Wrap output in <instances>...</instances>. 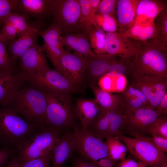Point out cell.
<instances>
[{
    "instance_id": "obj_1",
    "label": "cell",
    "mask_w": 167,
    "mask_h": 167,
    "mask_svg": "<svg viewBox=\"0 0 167 167\" xmlns=\"http://www.w3.org/2000/svg\"><path fill=\"white\" fill-rule=\"evenodd\" d=\"M132 41L136 51L131 60L130 76L148 75L167 79V50L153 38Z\"/></svg>"
},
{
    "instance_id": "obj_2",
    "label": "cell",
    "mask_w": 167,
    "mask_h": 167,
    "mask_svg": "<svg viewBox=\"0 0 167 167\" xmlns=\"http://www.w3.org/2000/svg\"><path fill=\"white\" fill-rule=\"evenodd\" d=\"M8 106L34 127L45 126L46 97L45 94L36 86L31 84L22 86Z\"/></svg>"
},
{
    "instance_id": "obj_3",
    "label": "cell",
    "mask_w": 167,
    "mask_h": 167,
    "mask_svg": "<svg viewBox=\"0 0 167 167\" xmlns=\"http://www.w3.org/2000/svg\"><path fill=\"white\" fill-rule=\"evenodd\" d=\"M32 126L11 108H0V146L16 153L22 145L35 132Z\"/></svg>"
},
{
    "instance_id": "obj_4",
    "label": "cell",
    "mask_w": 167,
    "mask_h": 167,
    "mask_svg": "<svg viewBox=\"0 0 167 167\" xmlns=\"http://www.w3.org/2000/svg\"><path fill=\"white\" fill-rule=\"evenodd\" d=\"M62 133L53 127L45 126L37 128L20 148L15 156L21 163L46 155L52 151L56 140Z\"/></svg>"
},
{
    "instance_id": "obj_5",
    "label": "cell",
    "mask_w": 167,
    "mask_h": 167,
    "mask_svg": "<svg viewBox=\"0 0 167 167\" xmlns=\"http://www.w3.org/2000/svg\"><path fill=\"white\" fill-rule=\"evenodd\" d=\"M45 93L47 102L45 126L62 133L70 131L75 122L69 94Z\"/></svg>"
},
{
    "instance_id": "obj_6",
    "label": "cell",
    "mask_w": 167,
    "mask_h": 167,
    "mask_svg": "<svg viewBox=\"0 0 167 167\" xmlns=\"http://www.w3.org/2000/svg\"><path fill=\"white\" fill-rule=\"evenodd\" d=\"M20 72L24 81L29 82L45 93L69 94L81 91L79 87L55 69H50L43 73L32 74Z\"/></svg>"
},
{
    "instance_id": "obj_7",
    "label": "cell",
    "mask_w": 167,
    "mask_h": 167,
    "mask_svg": "<svg viewBox=\"0 0 167 167\" xmlns=\"http://www.w3.org/2000/svg\"><path fill=\"white\" fill-rule=\"evenodd\" d=\"M72 129L76 143L75 151L79 155L95 164L108 156V149L104 139L87 129L79 128L75 122Z\"/></svg>"
},
{
    "instance_id": "obj_8",
    "label": "cell",
    "mask_w": 167,
    "mask_h": 167,
    "mask_svg": "<svg viewBox=\"0 0 167 167\" xmlns=\"http://www.w3.org/2000/svg\"><path fill=\"white\" fill-rule=\"evenodd\" d=\"M51 25L58 28L62 34L82 32L80 8L78 0H53Z\"/></svg>"
},
{
    "instance_id": "obj_9",
    "label": "cell",
    "mask_w": 167,
    "mask_h": 167,
    "mask_svg": "<svg viewBox=\"0 0 167 167\" xmlns=\"http://www.w3.org/2000/svg\"><path fill=\"white\" fill-rule=\"evenodd\" d=\"M116 136L126 146L130 154L137 161L144 163L148 166L167 162L165 154L148 140L146 136L130 137L119 132Z\"/></svg>"
},
{
    "instance_id": "obj_10",
    "label": "cell",
    "mask_w": 167,
    "mask_h": 167,
    "mask_svg": "<svg viewBox=\"0 0 167 167\" xmlns=\"http://www.w3.org/2000/svg\"><path fill=\"white\" fill-rule=\"evenodd\" d=\"M162 115L147 107L134 110L124 107V122L119 132L132 137L147 136L150 126Z\"/></svg>"
},
{
    "instance_id": "obj_11",
    "label": "cell",
    "mask_w": 167,
    "mask_h": 167,
    "mask_svg": "<svg viewBox=\"0 0 167 167\" xmlns=\"http://www.w3.org/2000/svg\"><path fill=\"white\" fill-rule=\"evenodd\" d=\"M90 58L64 49L60 58L63 75L79 87L84 80Z\"/></svg>"
},
{
    "instance_id": "obj_12",
    "label": "cell",
    "mask_w": 167,
    "mask_h": 167,
    "mask_svg": "<svg viewBox=\"0 0 167 167\" xmlns=\"http://www.w3.org/2000/svg\"><path fill=\"white\" fill-rule=\"evenodd\" d=\"M62 34L58 28L52 25L39 32V35L44 41L42 46L54 69L63 75L60 61L61 55L64 49V45L59 40Z\"/></svg>"
},
{
    "instance_id": "obj_13",
    "label": "cell",
    "mask_w": 167,
    "mask_h": 167,
    "mask_svg": "<svg viewBox=\"0 0 167 167\" xmlns=\"http://www.w3.org/2000/svg\"><path fill=\"white\" fill-rule=\"evenodd\" d=\"M19 60L21 72L24 73H42L50 69L42 45L37 43L33 44Z\"/></svg>"
},
{
    "instance_id": "obj_14",
    "label": "cell",
    "mask_w": 167,
    "mask_h": 167,
    "mask_svg": "<svg viewBox=\"0 0 167 167\" xmlns=\"http://www.w3.org/2000/svg\"><path fill=\"white\" fill-rule=\"evenodd\" d=\"M13 11L43 20L53 13V0H15Z\"/></svg>"
},
{
    "instance_id": "obj_15",
    "label": "cell",
    "mask_w": 167,
    "mask_h": 167,
    "mask_svg": "<svg viewBox=\"0 0 167 167\" xmlns=\"http://www.w3.org/2000/svg\"><path fill=\"white\" fill-rule=\"evenodd\" d=\"M105 53L124 58L132 57L136 49L129 38L118 32L106 33Z\"/></svg>"
},
{
    "instance_id": "obj_16",
    "label": "cell",
    "mask_w": 167,
    "mask_h": 167,
    "mask_svg": "<svg viewBox=\"0 0 167 167\" xmlns=\"http://www.w3.org/2000/svg\"><path fill=\"white\" fill-rule=\"evenodd\" d=\"M75 146L72 131L62 133L56 140L52 151L51 167H63L75 151Z\"/></svg>"
},
{
    "instance_id": "obj_17",
    "label": "cell",
    "mask_w": 167,
    "mask_h": 167,
    "mask_svg": "<svg viewBox=\"0 0 167 167\" xmlns=\"http://www.w3.org/2000/svg\"><path fill=\"white\" fill-rule=\"evenodd\" d=\"M39 31L36 27L32 25L29 29L18 38L9 42L8 48L10 56L15 66L22 56L33 44L37 43Z\"/></svg>"
},
{
    "instance_id": "obj_18",
    "label": "cell",
    "mask_w": 167,
    "mask_h": 167,
    "mask_svg": "<svg viewBox=\"0 0 167 167\" xmlns=\"http://www.w3.org/2000/svg\"><path fill=\"white\" fill-rule=\"evenodd\" d=\"M59 40L67 50H73L74 53L88 58L97 57L92 49L88 37L82 32L63 34Z\"/></svg>"
},
{
    "instance_id": "obj_19",
    "label": "cell",
    "mask_w": 167,
    "mask_h": 167,
    "mask_svg": "<svg viewBox=\"0 0 167 167\" xmlns=\"http://www.w3.org/2000/svg\"><path fill=\"white\" fill-rule=\"evenodd\" d=\"M24 82L20 72H9L0 77V105L8 106Z\"/></svg>"
},
{
    "instance_id": "obj_20",
    "label": "cell",
    "mask_w": 167,
    "mask_h": 167,
    "mask_svg": "<svg viewBox=\"0 0 167 167\" xmlns=\"http://www.w3.org/2000/svg\"><path fill=\"white\" fill-rule=\"evenodd\" d=\"M140 0H118L116 11L118 32L123 33L135 24V13Z\"/></svg>"
},
{
    "instance_id": "obj_21",
    "label": "cell",
    "mask_w": 167,
    "mask_h": 167,
    "mask_svg": "<svg viewBox=\"0 0 167 167\" xmlns=\"http://www.w3.org/2000/svg\"><path fill=\"white\" fill-rule=\"evenodd\" d=\"M103 109L95 98H80L76 101L75 112L80 121L81 128L87 129L95 117Z\"/></svg>"
},
{
    "instance_id": "obj_22",
    "label": "cell",
    "mask_w": 167,
    "mask_h": 167,
    "mask_svg": "<svg viewBox=\"0 0 167 167\" xmlns=\"http://www.w3.org/2000/svg\"><path fill=\"white\" fill-rule=\"evenodd\" d=\"M167 7V1L140 0L137 7L134 26L148 20L154 19L158 14Z\"/></svg>"
},
{
    "instance_id": "obj_23",
    "label": "cell",
    "mask_w": 167,
    "mask_h": 167,
    "mask_svg": "<svg viewBox=\"0 0 167 167\" xmlns=\"http://www.w3.org/2000/svg\"><path fill=\"white\" fill-rule=\"evenodd\" d=\"M118 57L105 54L96 58H90L86 73H87L91 79V84H95L106 74L110 66Z\"/></svg>"
},
{
    "instance_id": "obj_24",
    "label": "cell",
    "mask_w": 167,
    "mask_h": 167,
    "mask_svg": "<svg viewBox=\"0 0 167 167\" xmlns=\"http://www.w3.org/2000/svg\"><path fill=\"white\" fill-rule=\"evenodd\" d=\"M118 94L121 97L123 105L134 110L147 106V102L144 94L139 89L127 84L126 87Z\"/></svg>"
},
{
    "instance_id": "obj_25",
    "label": "cell",
    "mask_w": 167,
    "mask_h": 167,
    "mask_svg": "<svg viewBox=\"0 0 167 167\" xmlns=\"http://www.w3.org/2000/svg\"><path fill=\"white\" fill-rule=\"evenodd\" d=\"M122 34L129 38L141 41L153 38L156 34L154 19L148 20L139 25L134 26Z\"/></svg>"
},
{
    "instance_id": "obj_26",
    "label": "cell",
    "mask_w": 167,
    "mask_h": 167,
    "mask_svg": "<svg viewBox=\"0 0 167 167\" xmlns=\"http://www.w3.org/2000/svg\"><path fill=\"white\" fill-rule=\"evenodd\" d=\"M91 88L95 96V99L103 109L112 110L123 105L120 96L113 94L101 89L95 84H91Z\"/></svg>"
},
{
    "instance_id": "obj_27",
    "label": "cell",
    "mask_w": 167,
    "mask_h": 167,
    "mask_svg": "<svg viewBox=\"0 0 167 167\" xmlns=\"http://www.w3.org/2000/svg\"><path fill=\"white\" fill-rule=\"evenodd\" d=\"M149 76L152 85V91L151 97L147 107L156 110L161 100L167 93V79Z\"/></svg>"
},
{
    "instance_id": "obj_28",
    "label": "cell",
    "mask_w": 167,
    "mask_h": 167,
    "mask_svg": "<svg viewBox=\"0 0 167 167\" xmlns=\"http://www.w3.org/2000/svg\"><path fill=\"white\" fill-rule=\"evenodd\" d=\"M113 110L103 109L90 123L87 129L103 139H105L108 135Z\"/></svg>"
},
{
    "instance_id": "obj_29",
    "label": "cell",
    "mask_w": 167,
    "mask_h": 167,
    "mask_svg": "<svg viewBox=\"0 0 167 167\" xmlns=\"http://www.w3.org/2000/svg\"><path fill=\"white\" fill-rule=\"evenodd\" d=\"M108 156L116 163L125 159L127 151L126 146L117 136L107 135L105 138Z\"/></svg>"
},
{
    "instance_id": "obj_30",
    "label": "cell",
    "mask_w": 167,
    "mask_h": 167,
    "mask_svg": "<svg viewBox=\"0 0 167 167\" xmlns=\"http://www.w3.org/2000/svg\"><path fill=\"white\" fill-rule=\"evenodd\" d=\"M156 34L153 39L161 46L167 50V7L154 19Z\"/></svg>"
},
{
    "instance_id": "obj_31",
    "label": "cell",
    "mask_w": 167,
    "mask_h": 167,
    "mask_svg": "<svg viewBox=\"0 0 167 167\" xmlns=\"http://www.w3.org/2000/svg\"><path fill=\"white\" fill-rule=\"evenodd\" d=\"M93 26L105 33L117 32L118 25L113 16L106 14H96L92 19Z\"/></svg>"
},
{
    "instance_id": "obj_32",
    "label": "cell",
    "mask_w": 167,
    "mask_h": 167,
    "mask_svg": "<svg viewBox=\"0 0 167 167\" xmlns=\"http://www.w3.org/2000/svg\"><path fill=\"white\" fill-rule=\"evenodd\" d=\"M106 33L103 31L93 26L90 31L88 38L91 48L97 56L105 53Z\"/></svg>"
},
{
    "instance_id": "obj_33",
    "label": "cell",
    "mask_w": 167,
    "mask_h": 167,
    "mask_svg": "<svg viewBox=\"0 0 167 167\" xmlns=\"http://www.w3.org/2000/svg\"><path fill=\"white\" fill-rule=\"evenodd\" d=\"M128 78L127 84L137 88L144 94L147 101L148 106L151 97L152 91L149 76L132 75Z\"/></svg>"
},
{
    "instance_id": "obj_34",
    "label": "cell",
    "mask_w": 167,
    "mask_h": 167,
    "mask_svg": "<svg viewBox=\"0 0 167 167\" xmlns=\"http://www.w3.org/2000/svg\"><path fill=\"white\" fill-rule=\"evenodd\" d=\"M78 1L80 8V20L81 32L88 38V33L93 26V16L89 10V0Z\"/></svg>"
},
{
    "instance_id": "obj_35",
    "label": "cell",
    "mask_w": 167,
    "mask_h": 167,
    "mask_svg": "<svg viewBox=\"0 0 167 167\" xmlns=\"http://www.w3.org/2000/svg\"><path fill=\"white\" fill-rule=\"evenodd\" d=\"M130 58L118 57L110 66L106 74L113 76L123 75L128 78L131 75Z\"/></svg>"
},
{
    "instance_id": "obj_36",
    "label": "cell",
    "mask_w": 167,
    "mask_h": 167,
    "mask_svg": "<svg viewBox=\"0 0 167 167\" xmlns=\"http://www.w3.org/2000/svg\"><path fill=\"white\" fill-rule=\"evenodd\" d=\"M124 109L122 105L113 110L107 135L116 136L120 132L124 122Z\"/></svg>"
},
{
    "instance_id": "obj_37",
    "label": "cell",
    "mask_w": 167,
    "mask_h": 167,
    "mask_svg": "<svg viewBox=\"0 0 167 167\" xmlns=\"http://www.w3.org/2000/svg\"><path fill=\"white\" fill-rule=\"evenodd\" d=\"M28 18V17L24 15L11 11L5 19L4 22H8L15 27L18 31L19 36L32 26L27 23L26 20Z\"/></svg>"
},
{
    "instance_id": "obj_38",
    "label": "cell",
    "mask_w": 167,
    "mask_h": 167,
    "mask_svg": "<svg viewBox=\"0 0 167 167\" xmlns=\"http://www.w3.org/2000/svg\"><path fill=\"white\" fill-rule=\"evenodd\" d=\"M148 134L156 135L167 139V115L161 116L150 126L148 131Z\"/></svg>"
},
{
    "instance_id": "obj_39",
    "label": "cell",
    "mask_w": 167,
    "mask_h": 167,
    "mask_svg": "<svg viewBox=\"0 0 167 167\" xmlns=\"http://www.w3.org/2000/svg\"><path fill=\"white\" fill-rule=\"evenodd\" d=\"M52 152L39 158L20 163L19 167H51Z\"/></svg>"
},
{
    "instance_id": "obj_40",
    "label": "cell",
    "mask_w": 167,
    "mask_h": 167,
    "mask_svg": "<svg viewBox=\"0 0 167 167\" xmlns=\"http://www.w3.org/2000/svg\"><path fill=\"white\" fill-rule=\"evenodd\" d=\"M118 0H101L96 14H106L115 17Z\"/></svg>"
},
{
    "instance_id": "obj_41",
    "label": "cell",
    "mask_w": 167,
    "mask_h": 167,
    "mask_svg": "<svg viewBox=\"0 0 167 167\" xmlns=\"http://www.w3.org/2000/svg\"><path fill=\"white\" fill-rule=\"evenodd\" d=\"M6 44L0 41V69L14 71L15 66L11 62Z\"/></svg>"
},
{
    "instance_id": "obj_42",
    "label": "cell",
    "mask_w": 167,
    "mask_h": 167,
    "mask_svg": "<svg viewBox=\"0 0 167 167\" xmlns=\"http://www.w3.org/2000/svg\"><path fill=\"white\" fill-rule=\"evenodd\" d=\"M7 42L13 41L19 36L18 31L16 28L11 23L5 21L2 29V33L1 34Z\"/></svg>"
},
{
    "instance_id": "obj_43",
    "label": "cell",
    "mask_w": 167,
    "mask_h": 167,
    "mask_svg": "<svg viewBox=\"0 0 167 167\" xmlns=\"http://www.w3.org/2000/svg\"><path fill=\"white\" fill-rule=\"evenodd\" d=\"M15 0H0V25L13 10Z\"/></svg>"
},
{
    "instance_id": "obj_44",
    "label": "cell",
    "mask_w": 167,
    "mask_h": 167,
    "mask_svg": "<svg viewBox=\"0 0 167 167\" xmlns=\"http://www.w3.org/2000/svg\"><path fill=\"white\" fill-rule=\"evenodd\" d=\"M98 86L101 89L111 92H113L114 80L112 76L105 74L97 81Z\"/></svg>"
},
{
    "instance_id": "obj_45",
    "label": "cell",
    "mask_w": 167,
    "mask_h": 167,
    "mask_svg": "<svg viewBox=\"0 0 167 167\" xmlns=\"http://www.w3.org/2000/svg\"><path fill=\"white\" fill-rule=\"evenodd\" d=\"M71 167H99L93 162L79 155L73 156L70 158Z\"/></svg>"
},
{
    "instance_id": "obj_46",
    "label": "cell",
    "mask_w": 167,
    "mask_h": 167,
    "mask_svg": "<svg viewBox=\"0 0 167 167\" xmlns=\"http://www.w3.org/2000/svg\"><path fill=\"white\" fill-rule=\"evenodd\" d=\"M145 138L160 151L164 153L167 152V139L156 135H152L151 137L146 136Z\"/></svg>"
},
{
    "instance_id": "obj_47",
    "label": "cell",
    "mask_w": 167,
    "mask_h": 167,
    "mask_svg": "<svg viewBox=\"0 0 167 167\" xmlns=\"http://www.w3.org/2000/svg\"><path fill=\"white\" fill-rule=\"evenodd\" d=\"M14 151L6 148L0 149V167L9 162L10 158L15 156Z\"/></svg>"
},
{
    "instance_id": "obj_48",
    "label": "cell",
    "mask_w": 167,
    "mask_h": 167,
    "mask_svg": "<svg viewBox=\"0 0 167 167\" xmlns=\"http://www.w3.org/2000/svg\"><path fill=\"white\" fill-rule=\"evenodd\" d=\"M146 164L127 158L120 161L117 165V167H147Z\"/></svg>"
},
{
    "instance_id": "obj_49",
    "label": "cell",
    "mask_w": 167,
    "mask_h": 167,
    "mask_svg": "<svg viewBox=\"0 0 167 167\" xmlns=\"http://www.w3.org/2000/svg\"><path fill=\"white\" fill-rule=\"evenodd\" d=\"M156 110L161 114L167 115V93H166L161 100Z\"/></svg>"
},
{
    "instance_id": "obj_50",
    "label": "cell",
    "mask_w": 167,
    "mask_h": 167,
    "mask_svg": "<svg viewBox=\"0 0 167 167\" xmlns=\"http://www.w3.org/2000/svg\"><path fill=\"white\" fill-rule=\"evenodd\" d=\"M115 164L108 156L100 160L96 164L99 167H115Z\"/></svg>"
},
{
    "instance_id": "obj_51",
    "label": "cell",
    "mask_w": 167,
    "mask_h": 167,
    "mask_svg": "<svg viewBox=\"0 0 167 167\" xmlns=\"http://www.w3.org/2000/svg\"><path fill=\"white\" fill-rule=\"evenodd\" d=\"M101 0H89V8L92 16L96 14Z\"/></svg>"
},
{
    "instance_id": "obj_52",
    "label": "cell",
    "mask_w": 167,
    "mask_h": 167,
    "mask_svg": "<svg viewBox=\"0 0 167 167\" xmlns=\"http://www.w3.org/2000/svg\"><path fill=\"white\" fill-rule=\"evenodd\" d=\"M20 162L16 156H12L8 162V167H19Z\"/></svg>"
},
{
    "instance_id": "obj_53",
    "label": "cell",
    "mask_w": 167,
    "mask_h": 167,
    "mask_svg": "<svg viewBox=\"0 0 167 167\" xmlns=\"http://www.w3.org/2000/svg\"><path fill=\"white\" fill-rule=\"evenodd\" d=\"M151 167H167V162H164L155 165L151 166Z\"/></svg>"
},
{
    "instance_id": "obj_54",
    "label": "cell",
    "mask_w": 167,
    "mask_h": 167,
    "mask_svg": "<svg viewBox=\"0 0 167 167\" xmlns=\"http://www.w3.org/2000/svg\"><path fill=\"white\" fill-rule=\"evenodd\" d=\"M11 71H14L0 69V77L7 73Z\"/></svg>"
},
{
    "instance_id": "obj_55",
    "label": "cell",
    "mask_w": 167,
    "mask_h": 167,
    "mask_svg": "<svg viewBox=\"0 0 167 167\" xmlns=\"http://www.w3.org/2000/svg\"><path fill=\"white\" fill-rule=\"evenodd\" d=\"M0 41H2L3 42H5L7 44V42H6L4 39L3 38V37L0 34Z\"/></svg>"
}]
</instances>
